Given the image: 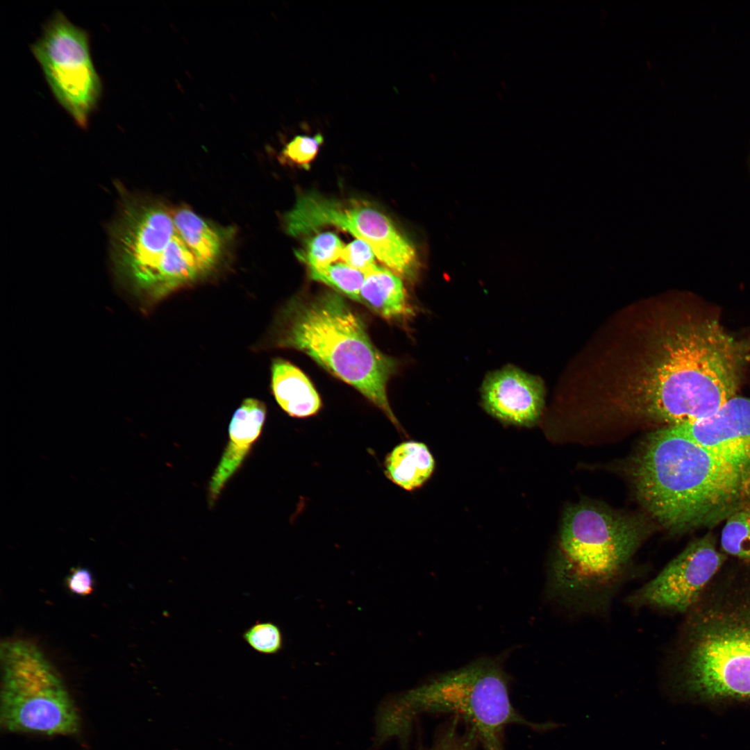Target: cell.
Instances as JSON below:
<instances>
[{
  "mask_svg": "<svg viewBox=\"0 0 750 750\" xmlns=\"http://www.w3.org/2000/svg\"><path fill=\"white\" fill-rule=\"evenodd\" d=\"M642 333L612 393L622 411L669 426L706 418L737 395L747 349L716 318L669 312Z\"/></svg>",
  "mask_w": 750,
  "mask_h": 750,
  "instance_id": "1",
  "label": "cell"
},
{
  "mask_svg": "<svg viewBox=\"0 0 750 750\" xmlns=\"http://www.w3.org/2000/svg\"><path fill=\"white\" fill-rule=\"evenodd\" d=\"M631 467L640 503L674 533L712 526L750 505V467L670 426L648 435Z\"/></svg>",
  "mask_w": 750,
  "mask_h": 750,
  "instance_id": "2",
  "label": "cell"
},
{
  "mask_svg": "<svg viewBox=\"0 0 750 750\" xmlns=\"http://www.w3.org/2000/svg\"><path fill=\"white\" fill-rule=\"evenodd\" d=\"M671 690L703 699H750V574L720 571L685 614Z\"/></svg>",
  "mask_w": 750,
  "mask_h": 750,
  "instance_id": "3",
  "label": "cell"
},
{
  "mask_svg": "<svg viewBox=\"0 0 750 750\" xmlns=\"http://www.w3.org/2000/svg\"><path fill=\"white\" fill-rule=\"evenodd\" d=\"M648 533L639 518L588 503L569 507L548 572L549 597L576 614L606 612Z\"/></svg>",
  "mask_w": 750,
  "mask_h": 750,
  "instance_id": "4",
  "label": "cell"
},
{
  "mask_svg": "<svg viewBox=\"0 0 750 750\" xmlns=\"http://www.w3.org/2000/svg\"><path fill=\"white\" fill-rule=\"evenodd\" d=\"M277 344L308 355L359 391L399 428L387 395L395 362L377 349L363 322L338 294L326 292L291 305Z\"/></svg>",
  "mask_w": 750,
  "mask_h": 750,
  "instance_id": "5",
  "label": "cell"
},
{
  "mask_svg": "<svg viewBox=\"0 0 750 750\" xmlns=\"http://www.w3.org/2000/svg\"><path fill=\"white\" fill-rule=\"evenodd\" d=\"M122 194L110 239L113 273L127 292L147 307L207 274L180 237L172 210Z\"/></svg>",
  "mask_w": 750,
  "mask_h": 750,
  "instance_id": "6",
  "label": "cell"
},
{
  "mask_svg": "<svg viewBox=\"0 0 750 750\" xmlns=\"http://www.w3.org/2000/svg\"><path fill=\"white\" fill-rule=\"evenodd\" d=\"M394 707L390 713L404 725L420 712L453 713L475 731L483 750H505L508 725L535 727L513 707L506 674L500 662L491 658L441 674L407 692Z\"/></svg>",
  "mask_w": 750,
  "mask_h": 750,
  "instance_id": "7",
  "label": "cell"
},
{
  "mask_svg": "<svg viewBox=\"0 0 750 750\" xmlns=\"http://www.w3.org/2000/svg\"><path fill=\"white\" fill-rule=\"evenodd\" d=\"M1 722L8 731L78 732L79 717L62 680L42 651L21 640L1 646Z\"/></svg>",
  "mask_w": 750,
  "mask_h": 750,
  "instance_id": "8",
  "label": "cell"
},
{
  "mask_svg": "<svg viewBox=\"0 0 750 750\" xmlns=\"http://www.w3.org/2000/svg\"><path fill=\"white\" fill-rule=\"evenodd\" d=\"M283 222L293 237L326 226L346 231L370 245L385 267L401 278L414 281L417 276L419 260L414 245L383 212L366 201L301 194Z\"/></svg>",
  "mask_w": 750,
  "mask_h": 750,
  "instance_id": "9",
  "label": "cell"
},
{
  "mask_svg": "<svg viewBox=\"0 0 750 750\" xmlns=\"http://www.w3.org/2000/svg\"><path fill=\"white\" fill-rule=\"evenodd\" d=\"M31 49L56 100L80 127L85 128L102 90L88 33L58 11Z\"/></svg>",
  "mask_w": 750,
  "mask_h": 750,
  "instance_id": "10",
  "label": "cell"
},
{
  "mask_svg": "<svg viewBox=\"0 0 750 750\" xmlns=\"http://www.w3.org/2000/svg\"><path fill=\"white\" fill-rule=\"evenodd\" d=\"M726 557L710 535L688 544L654 578L627 598L630 606L685 615L722 569Z\"/></svg>",
  "mask_w": 750,
  "mask_h": 750,
  "instance_id": "11",
  "label": "cell"
},
{
  "mask_svg": "<svg viewBox=\"0 0 750 750\" xmlns=\"http://www.w3.org/2000/svg\"><path fill=\"white\" fill-rule=\"evenodd\" d=\"M481 397L483 408L492 416L506 423L528 426L542 412L544 387L539 377L510 365L487 374Z\"/></svg>",
  "mask_w": 750,
  "mask_h": 750,
  "instance_id": "12",
  "label": "cell"
},
{
  "mask_svg": "<svg viewBox=\"0 0 750 750\" xmlns=\"http://www.w3.org/2000/svg\"><path fill=\"white\" fill-rule=\"evenodd\" d=\"M669 426L710 450L750 467V397L736 395L706 418Z\"/></svg>",
  "mask_w": 750,
  "mask_h": 750,
  "instance_id": "13",
  "label": "cell"
},
{
  "mask_svg": "<svg viewBox=\"0 0 750 750\" xmlns=\"http://www.w3.org/2000/svg\"><path fill=\"white\" fill-rule=\"evenodd\" d=\"M267 414L265 404L256 399H244L235 411L228 428V440L208 485V502L213 506L227 482L238 472L261 435Z\"/></svg>",
  "mask_w": 750,
  "mask_h": 750,
  "instance_id": "14",
  "label": "cell"
},
{
  "mask_svg": "<svg viewBox=\"0 0 750 750\" xmlns=\"http://www.w3.org/2000/svg\"><path fill=\"white\" fill-rule=\"evenodd\" d=\"M364 274L360 303L388 320L405 322L415 315L403 278L377 264Z\"/></svg>",
  "mask_w": 750,
  "mask_h": 750,
  "instance_id": "15",
  "label": "cell"
},
{
  "mask_svg": "<svg viewBox=\"0 0 750 750\" xmlns=\"http://www.w3.org/2000/svg\"><path fill=\"white\" fill-rule=\"evenodd\" d=\"M272 389L278 405L291 417L314 415L322 406L319 396L308 377L283 359L272 362Z\"/></svg>",
  "mask_w": 750,
  "mask_h": 750,
  "instance_id": "16",
  "label": "cell"
},
{
  "mask_svg": "<svg viewBox=\"0 0 750 750\" xmlns=\"http://www.w3.org/2000/svg\"><path fill=\"white\" fill-rule=\"evenodd\" d=\"M385 472L394 484L406 490L422 486L435 468V460L422 442L407 441L396 446L386 456Z\"/></svg>",
  "mask_w": 750,
  "mask_h": 750,
  "instance_id": "17",
  "label": "cell"
},
{
  "mask_svg": "<svg viewBox=\"0 0 750 750\" xmlns=\"http://www.w3.org/2000/svg\"><path fill=\"white\" fill-rule=\"evenodd\" d=\"M175 227L199 264L208 274L217 265L222 240L217 231L200 216L185 208L172 210Z\"/></svg>",
  "mask_w": 750,
  "mask_h": 750,
  "instance_id": "18",
  "label": "cell"
},
{
  "mask_svg": "<svg viewBox=\"0 0 750 750\" xmlns=\"http://www.w3.org/2000/svg\"><path fill=\"white\" fill-rule=\"evenodd\" d=\"M310 278L335 289L347 297L359 302L365 274L345 263H336L324 267L309 269Z\"/></svg>",
  "mask_w": 750,
  "mask_h": 750,
  "instance_id": "19",
  "label": "cell"
},
{
  "mask_svg": "<svg viewBox=\"0 0 750 750\" xmlns=\"http://www.w3.org/2000/svg\"><path fill=\"white\" fill-rule=\"evenodd\" d=\"M721 546L726 553L750 562V505L726 519Z\"/></svg>",
  "mask_w": 750,
  "mask_h": 750,
  "instance_id": "20",
  "label": "cell"
},
{
  "mask_svg": "<svg viewBox=\"0 0 750 750\" xmlns=\"http://www.w3.org/2000/svg\"><path fill=\"white\" fill-rule=\"evenodd\" d=\"M344 245L332 232L320 233L312 237L296 256L308 269L324 267L340 258Z\"/></svg>",
  "mask_w": 750,
  "mask_h": 750,
  "instance_id": "21",
  "label": "cell"
},
{
  "mask_svg": "<svg viewBox=\"0 0 750 750\" xmlns=\"http://www.w3.org/2000/svg\"><path fill=\"white\" fill-rule=\"evenodd\" d=\"M244 641L254 651L265 655L278 653L283 646L280 628L271 622H257L242 633Z\"/></svg>",
  "mask_w": 750,
  "mask_h": 750,
  "instance_id": "22",
  "label": "cell"
},
{
  "mask_svg": "<svg viewBox=\"0 0 750 750\" xmlns=\"http://www.w3.org/2000/svg\"><path fill=\"white\" fill-rule=\"evenodd\" d=\"M323 142L324 138L321 133L312 136L297 135L283 149L281 159L284 162L308 168L317 156Z\"/></svg>",
  "mask_w": 750,
  "mask_h": 750,
  "instance_id": "23",
  "label": "cell"
},
{
  "mask_svg": "<svg viewBox=\"0 0 750 750\" xmlns=\"http://www.w3.org/2000/svg\"><path fill=\"white\" fill-rule=\"evenodd\" d=\"M457 719L439 735L431 750H478L480 743L475 731L467 724L461 732Z\"/></svg>",
  "mask_w": 750,
  "mask_h": 750,
  "instance_id": "24",
  "label": "cell"
},
{
  "mask_svg": "<svg viewBox=\"0 0 750 750\" xmlns=\"http://www.w3.org/2000/svg\"><path fill=\"white\" fill-rule=\"evenodd\" d=\"M375 257L370 245L356 239L344 247L340 258L345 264L365 273L376 265Z\"/></svg>",
  "mask_w": 750,
  "mask_h": 750,
  "instance_id": "25",
  "label": "cell"
},
{
  "mask_svg": "<svg viewBox=\"0 0 750 750\" xmlns=\"http://www.w3.org/2000/svg\"><path fill=\"white\" fill-rule=\"evenodd\" d=\"M67 589L74 594L85 596L94 590V580L90 571L83 567L72 568L66 578Z\"/></svg>",
  "mask_w": 750,
  "mask_h": 750,
  "instance_id": "26",
  "label": "cell"
},
{
  "mask_svg": "<svg viewBox=\"0 0 750 750\" xmlns=\"http://www.w3.org/2000/svg\"><path fill=\"white\" fill-rule=\"evenodd\" d=\"M382 727H383V729L385 728H384L383 726H382ZM385 730H386V729H385ZM386 731H387V730H386ZM387 733H388V731H387ZM389 733H390V734H391V733H390V732H389Z\"/></svg>",
  "mask_w": 750,
  "mask_h": 750,
  "instance_id": "27",
  "label": "cell"
}]
</instances>
